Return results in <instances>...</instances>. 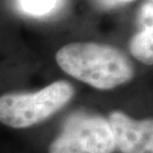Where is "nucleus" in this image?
I'll list each match as a JSON object with an SVG mask.
<instances>
[{
	"label": "nucleus",
	"mask_w": 153,
	"mask_h": 153,
	"mask_svg": "<svg viewBox=\"0 0 153 153\" xmlns=\"http://www.w3.org/2000/svg\"><path fill=\"white\" fill-rule=\"evenodd\" d=\"M114 136L107 118L75 112L66 119L59 135L49 145V153H112Z\"/></svg>",
	"instance_id": "obj_3"
},
{
	"label": "nucleus",
	"mask_w": 153,
	"mask_h": 153,
	"mask_svg": "<svg viewBox=\"0 0 153 153\" xmlns=\"http://www.w3.org/2000/svg\"><path fill=\"white\" fill-rule=\"evenodd\" d=\"M118 1H134V0H118Z\"/></svg>",
	"instance_id": "obj_8"
},
{
	"label": "nucleus",
	"mask_w": 153,
	"mask_h": 153,
	"mask_svg": "<svg viewBox=\"0 0 153 153\" xmlns=\"http://www.w3.org/2000/svg\"><path fill=\"white\" fill-rule=\"evenodd\" d=\"M152 1H150L148 4L143 6L141 14H140V18H141V22L145 25H152Z\"/></svg>",
	"instance_id": "obj_7"
},
{
	"label": "nucleus",
	"mask_w": 153,
	"mask_h": 153,
	"mask_svg": "<svg viewBox=\"0 0 153 153\" xmlns=\"http://www.w3.org/2000/svg\"><path fill=\"white\" fill-rule=\"evenodd\" d=\"M56 61L68 75L98 90H112L128 83L134 76L129 58L108 44H66L56 53Z\"/></svg>",
	"instance_id": "obj_1"
},
{
	"label": "nucleus",
	"mask_w": 153,
	"mask_h": 153,
	"mask_svg": "<svg viewBox=\"0 0 153 153\" xmlns=\"http://www.w3.org/2000/svg\"><path fill=\"white\" fill-rule=\"evenodd\" d=\"M129 51L134 58L145 64L153 62V26L145 25L141 32L136 33L129 42Z\"/></svg>",
	"instance_id": "obj_5"
},
{
	"label": "nucleus",
	"mask_w": 153,
	"mask_h": 153,
	"mask_svg": "<svg viewBox=\"0 0 153 153\" xmlns=\"http://www.w3.org/2000/svg\"><path fill=\"white\" fill-rule=\"evenodd\" d=\"M75 94L66 81H57L33 93H6L0 97V123L11 128H28L49 119Z\"/></svg>",
	"instance_id": "obj_2"
},
{
	"label": "nucleus",
	"mask_w": 153,
	"mask_h": 153,
	"mask_svg": "<svg viewBox=\"0 0 153 153\" xmlns=\"http://www.w3.org/2000/svg\"><path fill=\"white\" fill-rule=\"evenodd\" d=\"M60 0H17L19 9L30 16L49 15L55 10Z\"/></svg>",
	"instance_id": "obj_6"
},
{
	"label": "nucleus",
	"mask_w": 153,
	"mask_h": 153,
	"mask_svg": "<svg viewBox=\"0 0 153 153\" xmlns=\"http://www.w3.org/2000/svg\"><path fill=\"white\" fill-rule=\"evenodd\" d=\"M115 149L121 153H153V120H136L123 111H112L107 118Z\"/></svg>",
	"instance_id": "obj_4"
}]
</instances>
